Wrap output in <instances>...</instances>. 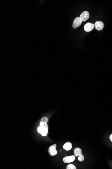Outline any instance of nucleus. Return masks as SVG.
Listing matches in <instances>:
<instances>
[{
    "instance_id": "nucleus-1",
    "label": "nucleus",
    "mask_w": 112,
    "mask_h": 169,
    "mask_svg": "<svg viewBox=\"0 0 112 169\" xmlns=\"http://www.w3.org/2000/svg\"><path fill=\"white\" fill-rule=\"evenodd\" d=\"M82 150L79 148H77L74 150V154L76 157L79 156L78 158V160L80 162L83 161L84 159V157L82 154Z\"/></svg>"
},
{
    "instance_id": "nucleus-2",
    "label": "nucleus",
    "mask_w": 112,
    "mask_h": 169,
    "mask_svg": "<svg viewBox=\"0 0 112 169\" xmlns=\"http://www.w3.org/2000/svg\"><path fill=\"white\" fill-rule=\"evenodd\" d=\"M56 145L55 144L50 146L48 149V152L50 156H53L57 154V152L56 150Z\"/></svg>"
},
{
    "instance_id": "nucleus-3",
    "label": "nucleus",
    "mask_w": 112,
    "mask_h": 169,
    "mask_svg": "<svg viewBox=\"0 0 112 169\" xmlns=\"http://www.w3.org/2000/svg\"><path fill=\"white\" fill-rule=\"evenodd\" d=\"M82 21L80 17L76 18L74 20L73 24V27L74 29H76L79 27L82 24Z\"/></svg>"
},
{
    "instance_id": "nucleus-4",
    "label": "nucleus",
    "mask_w": 112,
    "mask_h": 169,
    "mask_svg": "<svg viewBox=\"0 0 112 169\" xmlns=\"http://www.w3.org/2000/svg\"><path fill=\"white\" fill-rule=\"evenodd\" d=\"M90 17V14L87 11H85L81 14L80 15V18L82 20V22H85Z\"/></svg>"
},
{
    "instance_id": "nucleus-5",
    "label": "nucleus",
    "mask_w": 112,
    "mask_h": 169,
    "mask_svg": "<svg viewBox=\"0 0 112 169\" xmlns=\"http://www.w3.org/2000/svg\"><path fill=\"white\" fill-rule=\"evenodd\" d=\"M94 27V24L88 22L85 24L84 27V29L86 32H90L93 29Z\"/></svg>"
},
{
    "instance_id": "nucleus-6",
    "label": "nucleus",
    "mask_w": 112,
    "mask_h": 169,
    "mask_svg": "<svg viewBox=\"0 0 112 169\" xmlns=\"http://www.w3.org/2000/svg\"><path fill=\"white\" fill-rule=\"evenodd\" d=\"M104 24L102 22V21H96L95 23V28L98 31H101L102 30L104 27Z\"/></svg>"
},
{
    "instance_id": "nucleus-7",
    "label": "nucleus",
    "mask_w": 112,
    "mask_h": 169,
    "mask_svg": "<svg viewBox=\"0 0 112 169\" xmlns=\"http://www.w3.org/2000/svg\"><path fill=\"white\" fill-rule=\"evenodd\" d=\"M75 159V157L74 156H67L64 157L63 160L65 163H70L73 162Z\"/></svg>"
},
{
    "instance_id": "nucleus-8",
    "label": "nucleus",
    "mask_w": 112,
    "mask_h": 169,
    "mask_svg": "<svg viewBox=\"0 0 112 169\" xmlns=\"http://www.w3.org/2000/svg\"><path fill=\"white\" fill-rule=\"evenodd\" d=\"M72 148V144L69 142H66L63 146V149L67 151L70 150Z\"/></svg>"
},
{
    "instance_id": "nucleus-9",
    "label": "nucleus",
    "mask_w": 112,
    "mask_h": 169,
    "mask_svg": "<svg viewBox=\"0 0 112 169\" xmlns=\"http://www.w3.org/2000/svg\"><path fill=\"white\" fill-rule=\"evenodd\" d=\"M43 128V131L42 133H41V135L42 136H46L48 133V126L47 124H45V126L42 127Z\"/></svg>"
},
{
    "instance_id": "nucleus-10",
    "label": "nucleus",
    "mask_w": 112,
    "mask_h": 169,
    "mask_svg": "<svg viewBox=\"0 0 112 169\" xmlns=\"http://www.w3.org/2000/svg\"><path fill=\"white\" fill-rule=\"evenodd\" d=\"M74 165L72 164H69L67 165V169H76Z\"/></svg>"
},
{
    "instance_id": "nucleus-11",
    "label": "nucleus",
    "mask_w": 112,
    "mask_h": 169,
    "mask_svg": "<svg viewBox=\"0 0 112 169\" xmlns=\"http://www.w3.org/2000/svg\"><path fill=\"white\" fill-rule=\"evenodd\" d=\"M37 131L38 132V133L41 134L42 133V131H43V128L40 126H38L37 128Z\"/></svg>"
},
{
    "instance_id": "nucleus-12",
    "label": "nucleus",
    "mask_w": 112,
    "mask_h": 169,
    "mask_svg": "<svg viewBox=\"0 0 112 169\" xmlns=\"http://www.w3.org/2000/svg\"><path fill=\"white\" fill-rule=\"evenodd\" d=\"M41 121L45 123H47L48 122V118L46 117H45V116L43 117L41 119Z\"/></svg>"
},
{
    "instance_id": "nucleus-13",
    "label": "nucleus",
    "mask_w": 112,
    "mask_h": 169,
    "mask_svg": "<svg viewBox=\"0 0 112 169\" xmlns=\"http://www.w3.org/2000/svg\"><path fill=\"white\" fill-rule=\"evenodd\" d=\"M47 123H45L43 122H41L40 121V126L41 127H43L45 126V124Z\"/></svg>"
},
{
    "instance_id": "nucleus-14",
    "label": "nucleus",
    "mask_w": 112,
    "mask_h": 169,
    "mask_svg": "<svg viewBox=\"0 0 112 169\" xmlns=\"http://www.w3.org/2000/svg\"><path fill=\"white\" fill-rule=\"evenodd\" d=\"M110 141H111L112 142V134H111V135H110Z\"/></svg>"
}]
</instances>
